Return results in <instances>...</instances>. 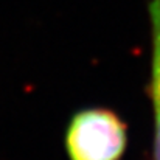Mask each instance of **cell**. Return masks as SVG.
<instances>
[{
  "mask_svg": "<svg viewBox=\"0 0 160 160\" xmlns=\"http://www.w3.org/2000/svg\"><path fill=\"white\" fill-rule=\"evenodd\" d=\"M128 142V124L113 109L104 106L78 109L64 129L68 160H123Z\"/></svg>",
  "mask_w": 160,
  "mask_h": 160,
  "instance_id": "6da1fadb",
  "label": "cell"
},
{
  "mask_svg": "<svg viewBox=\"0 0 160 160\" xmlns=\"http://www.w3.org/2000/svg\"><path fill=\"white\" fill-rule=\"evenodd\" d=\"M149 31V76L148 98L152 113V152L151 159L160 160V0H146Z\"/></svg>",
  "mask_w": 160,
  "mask_h": 160,
  "instance_id": "7a4b0ae2",
  "label": "cell"
}]
</instances>
